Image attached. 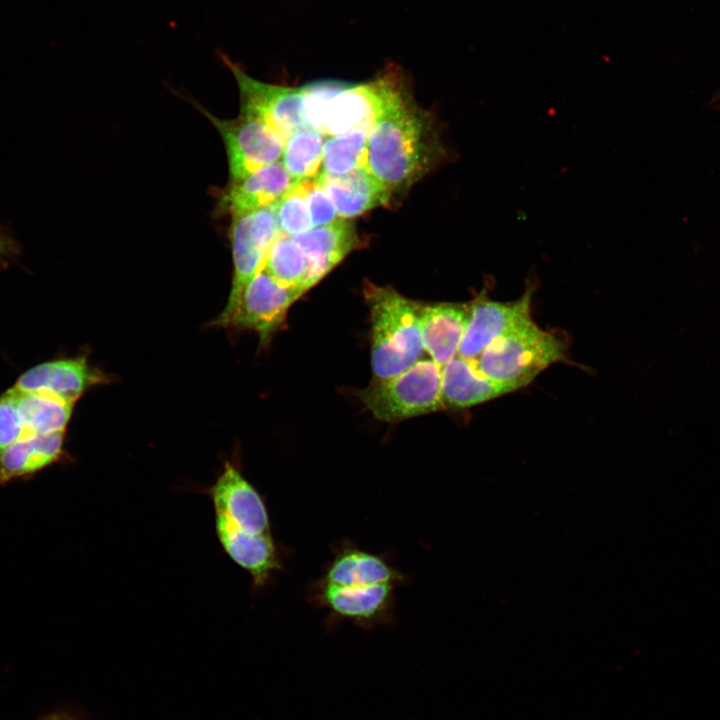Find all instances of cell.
<instances>
[{
	"label": "cell",
	"instance_id": "6da1fadb",
	"mask_svg": "<svg viewBox=\"0 0 720 720\" xmlns=\"http://www.w3.org/2000/svg\"><path fill=\"white\" fill-rule=\"evenodd\" d=\"M207 494L224 552L251 575L256 587H263L282 565L262 496L228 461Z\"/></svg>",
	"mask_w": 720,
	"mask_h": 720
},
{
	"label": "cell",
	"instance_id": "7a4b0ae2",
	"mask_svg": "<svg viewBox=\"0 0 720 720\" xmlns=\"http://www.w3.org/2000/svg\"><path fill=\"white\" fill-rule=\"evenodd\" d=\"M445 155L432 115L411 93L370 129L366 168L391 196L408 190Z\"/></svg>",
	"mask_w": 720,
	"mask_h": 720
},
{
	"label": "cell",
	"instance_id": "3957f363",
	"mask_svg": "<svg viewBox=\"0 0 720 720\" xmlns=\"http://www.w3.org/2000/svg\"><path fill=\"white\" fill-rule=\"evenodd\" d=\"M400 574L382 558L345 549L330 563L320 584V599L336 615L375 624L391 608Z\"/></svg>",
	"mask_w": 720,
	"mask_h": 720
},
{
	"label": "cell",
	"instance_id": "277c9868",
	"mask_svg": "<svg viewBox=\"0 0 720 720\" xmlns=\"http://www.w3.org/2000/svg\"><path fill=\"white\" fill-rule=\"evenodd\" d=\"M363 293L369 308L374 377H392L420 360L425 352L418 302L404 297L391 287L369 281H365Z\"/></svg>",
	"mask_w": 720,
	"mask_h": 720
},
{
	"label": "cell",
	"instance_id": "5b68a950",
	"mask_svg": "<svg viewBox=\"0 0 720 720\" xmlns=\"http://www.w3.org/2000/svg\"><path fill=\"white\" fill-rule=\"evenodd\" d=\"M565 351L559 336L531 319L491 343L475 362L485 376L516 391L565 359Z\"/></svg>",
	"mask_w": 720,
	"mask_h": 720
},
{
	"label": "cell",
	"instance_id": "8992f818",
	"mask_svg": "<svg viewBox=\"0 0 720 720\" xmlns=\"http://www.w3.org/2000/svg\"><path fill=\"white\" fill-rule=\"evenodd\" d=\"M441 371L433 360L420 359L397 375L375 378L358 397L376 419L384 422L439 411L444 408Z\"/></svg>",
	"mask_w": 720,
	"mask_h": 720
},
{
	"label": "cell",
	"instance_id": "52a82bcc",
	"mask_svg": "<svg viewBox=\"0 0 720 720\" xmlns=\"http://www.w3.org/2000/svg\"><path fill=\"white\" fill-rule=\"evenodd\" d=\"M410 94L400 69L388 66L374 79L349 84L331 100L325 115V137L368 130L391 108Z\"/></svg>",
	"mask_w": 720,
	"mask_h": 720
},
{
	"label": "cell",
	"instance_id": "ba28073f",
	"mask_svg": "<svg viewBox=\"0 0 720 720\" xmlns=\"http://www.w3.org/2000/svg\"><path fill=\"white\" fill-rule=\"evenodd\" d=\"M196 106L223 139L230 182L281 160L285 140L262 120L242 113L235 119H220L199 104Z\"/></svg>",
	"mask_w": 720,
	"mask_h": 720
},
{
	"label": "cell",
	"instance_id": "9c48e42d",
	"mask_svg": "<svg viewBox=\"0 0 720 720\" xmlns=\"http://www.w3.org/2000/svg\"><path fill=\"white\" fill-rule=\"evenodd\" d=\"M304 293L282 285L262 269L246 285L235 308L212 324L252 330L261 345H267L284 323L289 308Z\"/></svg>",
	"mask_w": 720,
	"mask_h": 720
},
{
	"label": "cell",
	"instance_id": "30bf717a",
	"mask_svg": "<svg viewBox=\"0 0 720 720\" xmlns=\"http://www.w3.org/2000/svg\"><path fill=\"white\" fill-rule=\"evenodd\" d=\"M278 233L276 204L232 218L230 241L234 269L229 297L220 317L235 308L246 285L263 269Z\"/></svg>",
	"mask_w": 720,
	"mask_h": 720
},
{
	"label": "cell",
	"instance_id": "8fae6325",
	"mask_svg": "<svg viewBox=\"0 0 720 720\" xmlns=\"http://www.w3.org/2000/svg\"><path fill=\"white\" fill-rule=\"evenodd\" d=\"M221 57L238 85L240 113L262 120L285 141L298 130L306 128L301 88L262 82L247 74L226 55Z\"/></svg>",
	"mask_w": 720,
	"mask_h": 720
},
{
	"label": "cell",
	"instance_id": "7c38bea8",
	"mask_svg": "<svg viewBox=\"0 0 720 720\" xmlns=\"http://www.w3.org/2000/svg\"><path fill=\"white\" fill-rule=\"evenodd\" d=\"M533 288L527 287L521 298L499 302L479 295L470 302V317L458 355L475 360L491 343L531 320Z\"/></svg>",
	"mask_w": 720,
	"mask_h": 720
},
{
	"label": "cell",
	"instance_id": "4fadbf2b",
	"mask_svg": "<svg viewBox=\"0 0 720 720\" xmlns=\"http://www.w3.org/2000/svg\"><path fill=\"white\" fill-rule=\"evenodd\" d=\"M106 381L103 372L79 356L39 363L22 373L14 387L21 392L47 394L74 403L88 389Z\"/></svg>",
	"mask_w": 720,
	"mask_h": 720
},
{
	"label": "cell",
	"instance_id": "5bb4252c",
	"mask_svg": "<svg viewBox=\"0 0 720 720\" xmlns=\"http://www.w3.org/2000/svg\"><path fill=\"white\" fill-rule=\"evenodd\" d=\"M294 182L281 161L275 162L230 182L218 194L216 212L233 218L275 205Z\"/></svg>",
	"mask_w": 720,
	"mask_h": 720
},
{
	"label": "cell",
	"instance_id": "9a60e30c",
	"mask_svg": "<svg viewBox=\"0 0 720 720\" xmlns=\"http://www.w3.org/2000/svg\"><path fill=\"white\" fill-rule=\"evenodd\" d=\"M425 352L440 367L455 358L470 317L469 303H418Z\"/></svg>",
	"mask_w": 720,
	"mask_h": 720
},
{
	"label": "cell",
	"instance_id": "2e32d148",
	"mask_svg": "<svg viewBox=\"0 0 720 720\" xmlns=\"http://www.w3.org/2000/svg\"><path fill=\"white\" fill-rule=\"evenodd\" d=\"M291 237L307 259L312 287L359 246L354 224L343 218Z\"/></svg>",
	"mask_w": 720,
	"mask_h": 720
},
{
	"label": "cell",
	"instance_id": "e0dca14e",
	"mask_svg": "<svg viewBox=\"0 0 720 720\" xmlns=\"http://www.w3.org/2000/svg\"><path fill=\"white\" fill-rule=\"evenodd\" d=\"M514 391L485 376L475 360L457 355L442 367L441 394L444 408L466 409Z\"/></svg>",
	"mask_w": 720,
	"mask_h": 720
},
{
	"label": "cell",
	"instance_id": "ac0fdd59",
	"mask_svg": "<svg viewBox=\"0 0 720 720\" xmlns=\"http://www.w3.org/2000/svg\"><path fill=\"white\" fill-rule=\"evenodd\" d=\"M335 206L339 218L350 219L378 206L387 205L392 196L368 171L359 168L341 176L323 172L316 177Z\"/></svg>",
	"mask_w": 720,
	"mask_h": 720
},
{
	"label": "cell",
	"instance_id": "d6986e66",
	"mask_svg": "<svg viewBox=\"0 0 720 720\" xmlns=\"http://www.w3.org/2000/svg\"><path fill=\"white\" fill-rule=\"evenodd\" d=\"M65 432L31 435L0 451V484L30 479L60 460Z\"/></svg>",
	"mask_w": 720,
	"mask_h": 720
},
{
	"label": "cell",
	"instance_id": "ffe728a7",
	"mask_svg": "<svg viewBox=\"0 0 720 720\" xmlns=\"http://www.w3.org/2000/svg\"><path fill=\"white\" fill-rule=\"evenodd\" d=\"M18 392L25 437L65 432L74 403L47 394Z\"/></svg>",
	"mask_w": 720,
	"mask_h": 720
},
{
	"label": "cell",
	"instance_id": "44dd1931",
	"mask_svg": "<svg viewBox=\"0 0 720 720\" xmlns=\"http://www.w3.org/2000/svg\"><path fill=\"white\" fill-rule=\"evenodd\" d=\"M263 269L284 286L303 292L312 288L305 255L291 236L280 231L269 248Z\"/></svg>",
	"mask_w": 720,
	"mask_h": 720
},
{
	"label": "cell",
	"instance_id": "7402d4cb",
	"mask_svg": "<svg viewBox=\"0 0 720 720\" xmlns=\"http://www.w3.org/2000/svg\"><path fill=\"white\" fill-rule=\"evenodd\" d=\"M324 140L321 133L303 128L285 141L280 161L295 182L315 179L320 174Z\"/></svg>",
	"mask_w": 720,
	"mask_h": 720
},
{
	"label": "cell",
	"instance_id": "603a6c76",
	"mask_svg": "<svg viewBox=\"0 0 720 720\" xmlns=\"http://www.w3.org/2000/svg\"><path fill=\"white\" fill-rule=\"evenodd\" d=\"M368 130L358 129L324 140L321 172L341 176L366 167Z\"/></svg>",
	"mask_w": 720,
	"mask_h": 720
},
{
	"label": "cell",
	"instance_id": "cb8c5ba5",
	"mask_svg": "<svg viewBox=\"0 0 720 720\" xmlns=\"http://www.w3.org/2000/svg\"><path fill=\"white\" fill-rule=\"evenodd\" d=\"M307 182L308 180L294 182L276 203L279 231L285 235L294 236L312 228L306 199Z\"/></svg>",
	"mask_w": 720,
	"mask_h": 720
},
{
	"label": "cell",
	"instance_id": "d4e9b609",
	"mask_svg": "<svg viewBox=\"0 0 720 720\" xmlns=\"http://www.w3.org/2000/svg\"><path fill=\"white\" fill-rule=\"evenodd\" d=\"M347 83L336 80L311 82L301 87L305 127L325 137V115L331 100Z\"/></svg>",
	"mask_w": 720,
	"mask_h": 720
},
{
	"label": "cell",
	"instance_id": "484cf974",
	"mask_svg": "<svg viewBox=\"0 0 720 720\" xmlns=\"http://www.w3.org/2000/svg\"><path fill=\"white\" fill-rule=\"evenodd\" d=\"M18 398L14 386L0 395V451L26 436Z\"/></svg>",
	"mask_w": 720,
	"mask_h": 720
},
{
	"label": "cell",
	"instance_id": "4316f807",
	"mask_svg": "<svg viewBox=\"0 0 720 720\" xmlns=\"http://www.w3.org/2000/svg\"><path fill=\"white\" fill-rule=\"evenodd\" d=\"M306 199L312 227L323 226L339 218L334 204L317 178L308 180Z\"/></svg>",
	"mask_w": 720,
	"mask_h": 720
},
{
	"label": "cell",
	"instance_id": "83f0119b",
	"mask_svg": "<svg viewBox=\"0 0 720 720\" xmlns=\"http://www.w3.org/2000/svg\"><path fill=\"white\" fill-rule=\"evenodd\" d=\"M17 252L15 242L6 234L0 232V258L14 256Z\"/></svg>",
	"mask_w": 720,
	"mask_h": 720
},
{
	"label": "cell",
	"instance_id": "f1b7e54d",
	"mask_svg": "<svg viewBox=\"0 0 720 720\" xmlns=\"http://www.w3.org/2000/svg\"><path fill=\"white\" fill-rule=\"evenodd\" d=\"M44 720H72V719L64 714H52V715L46 717Z\"/></svg>",
	"mask_w": 720,
	"mask_h": 720
}]
</instances>
